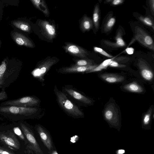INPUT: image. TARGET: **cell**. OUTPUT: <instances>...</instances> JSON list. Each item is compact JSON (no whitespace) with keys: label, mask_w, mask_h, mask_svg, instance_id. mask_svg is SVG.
I'll list each match as a JSON object with an SVG mask.
<instances>
[{"label":"cell","mask_w":154,"mask_h":154,"mask_svg":"<svg viewBox=\"0 0 154 154\" xmlns=\"http://www.w3.org/2000/svg\"><path fill=\"white\" fill-rule=\"evenodd\" d=\"M63 48L66 53L79 58H86L89 55L88 51L85 49L72 43L65 42Z\"/></svg>","instance_id":"obj_9"},{"label":"cell","mask_w":154,"mask_h":154,"mask_svg":"<svg viewBox=\"0 0 154 154\" xmlns=\"http://www.w3.org/2000/svg\"><path fill=\"white\" fill-rule=\"evenodd\" d=\"M149 4L150 7V8L152 14L153 15L154 14V0H149Z\"/></svg>","instance_id":"obj_34"},{"label":"cell","mask_w":154,"mask_h":154,"mask_svg":"<svg viewBox=\"0 0 154 154\" xmlns=\"http://www.w3.org/2000/svg\"><path fill=\"white\" fill-rule=\"evenodd\" d=\"M30 1L37 9L42 12L45 16H49V12L44 0H31Z\"/></svg>","instance_id":"obj_21"},{"label":"cell","mask_w":154,"mask_h":154,"mask_svg":"<svg viewBox=\"0 0 154 154\" xmlns=\"http://www.w3.org/2000/svg\"><path fill=\"white\" fill-rule=\"evenodd\" d=\"M2 42L1 40H0V48L1 46Z\"/></svg>","instance_id":"obj_41"},{"label":"cell","mask_w":154,"mask_h":154,"mask_svg":"<svg viewBox=\"0 0 154 154\" xmlns=\"http://www.w3.org/2000/svg\"><path fill=\"white\" fill-rule=\"evenodd\" d=\"M11 36L14 42L19 46L33 48L34 45L31 40L22 33L15 30L12 31Z\"/></svg>","instance_id":"obj_10"},{"label":"cell","mask_w":154,"mask_h":154,"mask_svg":"<svg viewBox=\"0 0 154 154\" xmlns=\"http://www.w3.org/2000/svg\"><path fill=\"white\" fill-rule=\"evenodd\" d=\"M42 109L38 107H26L0 105V115L13 121H21L38 117Z\"/></svg>","instance_id":"obj_2"},{"label":"cell","mask_w":154,"mask_h":154,"mask_svg":"<svg viewBox=\"0 0 154 154\" xmlns=\"http://www.w3.org/2000/svg\"><path fill=\"white\" fill-rule=\"evenodd\" d=\"M124 2L123 0H111L110 3L112 5L116 6L122 4Z\"/></svg>","instance_id":"obj_35"},{"label":"cell","mask_w":154,"mask_h":154,"mask_svg":"<svg viewBox=\"0 0 154 154\" xmlns=\"http://www.w3.org/2000/svg\"><path fill=\"white\" fill-rule=\"evenodd\" d=\"M104 116L107 120L113 124L116 125L119 122L118 112L113 104H110L107 106L104 111Z\"/></svg>","instance_id":"obj_14"},{"label":"cell","mask_w":154,"mask_h":154,"mask_svg":"<svg viewBox=\"0 0 154 154\" xmlns=\"http://www.w3.org/2000/svg\"><path fill=\"white\" fill-rule=\"evenodd\" d=\"M116 20L114 17L110 16L107 18L104 23L103 30L105 33L111 31L116 23Z\"/></svg>","instance_id":"obj_24"},{"label":"cell","mask_w":154,"mask_h":154,"mask_svg":"<svg viewBox=\"0 0 154 154\" xmlns=\"http://www.w3.org/2000/svg\"><path fill=\"white\" fill-rule=\"evenodd\" d=\"M138 20L144 24L154 29V23L153 20L150 16H140L138 18Z\"/></svg>","instance_id":"obj_26"},{"label":"cell","mask_w":154,"mask_h":154,"mask_svg":"<svg viewBox=\"0 0 154 154\" xmlns=\"http://www.w3.org/2000/svg\"><path fill=\"white\" fill-rule=\"evenodd\" d=\"M125 152V151L123 149H119L118 151V154H123Z\"/></svg>","instance_id":"obj_38"},{"label":"cell","mask_w":154,"mask_h":154,"mask_svg":"<svg viewBox=\"0 0 154 154\" xmlns=\"http://www.w3.org/2000/svg\"><path fill=\"white\" fill-rule=\"evenodd\" d=\"M40 100L35 96L23 97L14 100L5 101L0 103L2 106H15L26 107H38Z\"/></svg>","instance_id":"obj_5"},{"label":"cell","mask_w":154,"mask_h":154,"mask_svg":"<svg viewBox=\"0 0 154 154\" xmlns=\"http://www.w3.org/2000/svg\"><path fill=\"white\" fill-rule=\"evenodd\" d=\"M29 149H28L27 151L28 153V154H34L32 150H31V149L29 148Z\"/></svg>","instance_id":"obj_39"},{"label":"cell","mask_w":154,"mask_h":154,"mask_svg":"<svg viewBox=\"0 0 154 154\" xmlns=\"http://www.w3.org/2000/svg\"><path fill=\"white\" fill-rule=\"evenodd\" d=\"M93 25L92 20L86 15H84L80 23V28L82 32H85L92 29Z\"/></svg>","instance_id":"obj_20"},{"label":"cell","mask_w":154,"mask_h":154,"mask_svg":"<svg viewBox=\"0 0 154 154\" xmlns=\"http://www.w3.org/2000/svg\"><path fill=\"white\" fill-rule=\"evenodd\" d=\"M19 125L29 144V148L36 154H43L32 131L24 122L20 121Z\"/></svg>","instance_id":"obj_7"},{"label":"cell","mask_w":154,"mask_h":154,"mask_svg":"<svg viewBox=\"0 0 154 154\" xmlns=\"http://www.w3.org/2000/svg\"><path fill=\"white\" fill-rule=\"evenodd\" d=\"M59 60V59L56 57H49L40 61L32 71V75L42 83L45 80V76L48 71Z\"/></svg>","instance_id":"obj_4"},{"label":"cell","mask_w":154,"mask_h":154,"mask_svg":"<svg viewBox=\"0 0 154 154\" xmlns=\"http://www.w3.org/2000/svg\"><path fill=\"white\" fill-rule=\"evenodd\" d=\"M22 67L20 60L8 57L5 58L0 63V89L5 91L17 79Z\"/></svg>","instance_id":"obj_1"},{"label":"cell","mask_w":154,"mask_h":154,"mask_svg":"<svg viewBox=\"0 0 154 154\" xmlns=\"http://www.w3.org/2000/svg\"><path fill=\"white\" fill-rule=\"evenodd\" d=\"M123 32L121 29L118 30L116 33L115 40L116 42H112L108 40H104V43L107 46L114 48H122L125 46V43L123 39Z\"/></svg>","instance_id":"obj_16"},{"label":"cell","mask_w":154,"mask_h":154,"mask_svg":"<svg viewBox=\"0 0 154 154\" xmlns=\"http://www.w3.org/2000/svg\"><path fill=\"white\" fill-rule=\"evenodd\" d=\"M54 91L59 105L67 115L75 118L84 116L82 110L70 100L63 92L59 90L56 85L54 88Z\"/></svg>","instance_id":"obj_3"},{"label":"cell","mask_w":154,"mask_h":154,"mask_svg":"<svg viewBox=\"0 0 154 154\" xmlns=\"http://www.w3.org/2000/svg\"><path fill=\"white\" fill-rule=\"evenodd\" d=\"M74 61L75 63L72 65L73 66H85L94 65L93 61L90 59H76Z\"/></svg>","instance_id":"obj_27"},{"label":"cell","mask_w":154,"mask_h":154,"mask_svg":"<svg viewBox=\"0 0 154 154\" xmlns=\"http://www.w3.org/2000/svg\"><path fill=\"white\" fill-rule=\"evenodd\" d=\"M137 65L140 74L143 78L147 81H151L153 78V73L146 62L143 59L138 60Z\"/></svg>","instance_id":"obj_15"},{"label":"cell","mask_w":154,"mask_h":154,"mask_svg":"<svg viewBox=\"0 0 154 154\" xmlns=\"http://www.w3.org/2000/svg\"><path fill=\"white\" fill-rule=\"evenodd\" d=\"M100 77L105 81L109 83H115L123 81L125 79L123 76L111 73L101 74Z\"/></svg>","instance_id":"obj_19"},{"label":"cell","mask_w":154,"mask_h":154,"mask_svg":"<svg viewBox=\"0 0 154 154\" xmlns=\"http://www.w3.org/2000/svg\"><path fill=\"white\" fill-rule=\"evenodd\" d=\"M37 131L44 145L49 150L53 148L52 142L50 137L45 130L40 125H37Z\"/></svg>","instance_id":"obj_17"},{"label":"cell","mask_w":154,"mask_h":154,"mask_svg":"<svg viewBox=\"0 0 154 154\" xmlns=\"http://www.w3.org/2000/svg\"><path fill=\"white\" fill-rule=\"evenodd\" d=\"M0 140L5 144L15 149L20 148V143L13 132H6L0 134Z\"/></svg>","instance_id":"obj_13"},{"label":"cell","mask_w":154,"mask_h":154,"mask_svg":"<svg viewBox=\"0 0 154 154\" xmlns=\"http://www.w3.org/2000/svg\"><path fill=\"white\" fill-rule=\"evenodd\" d=\"M109 66L111 67L123 68L126 66L119 63H118L114 61L113 60H111L109 64Z\"/></svg>","instance_id":"obj_31"},{"label":"cell","mask_w":154,"mask_h":154,"mask_svg":"<svg viewBox=\"0 0 154 154\" xmlns=\"http://www.w3.org/2000/svg\"><path fill=\"white\" fill-rule=\"evenodd\" d=\"M12 26L20 31L29 33L31 31V26L27 22L21 20H14L11 22Z\"/></svg>","instance_id":"obj_18"},{"label":"cell","mask_w":154,"mask_h":154,"mask_svg":"<svg viewBox=\"0 0 154 154\" xmlns=\"http://www.w3.org/2000/svg\"><path fill=\"white\" fill-rule=\"evenodd\" d=\"M129 58L125 56H120L117 57H115L113 60L118 62H123L125 61H128Z\"/></svg>","instance_id":"obj_32"},{"label":"cell","mask_w":154,"mask_h":154,"mask_svg":"<svg viewBox=\"0 0 154 154\" xmlns=\"http://www.w3.org/2000/svg\"><path fill=\"white\" fill-rule=\"evenodd\" d=\"M152 110V109L151 108L144 115L143 120V123L144 125H146L149 123L150 119Z\"/></svg>","instance_id":"obj_29"},{"label":"cell","mask_w":154,"mask_h":154,"mask_svg":"<svg viewBox=\"0 0 154 154\" xmlns=\"http://www.w3.org/2000/svg\"><path fill=\"white\" fill-rule=\"evenodd\" d=\"M8 95L5 91L0 92V101H4L8 99Z\"/></svg>","instance_id":"obj_33"},{"label":"cell","mask_w":154,"mask_h":154,"mask_svg":"<svg viewBox=\"0 0 154 154\" xmlns=\"http://www.w3.org/2000/svg\"><path fill=\"white\" fill-rule=\"evenodd\" d=\"M100 11L99 5L97 3L94 6L93 15V22L95 29L97 30L99 27Z\"/></svg>","instance_id":"obj_23"},{"label":"cell","mask_w":154,"mask_h":154,"mask_svg":"<svg viewBox=\"0 0 154 154\" xmlns=\"http://www.w3.org/2000/svg\"><path fill=\"white\" fill-rule=\"evenodd\" d=\"M123 88L126 91L132 92L140 93L143 91V88L135 82L125 85Z\"/></svg>","instance_id":"obj_22"},{"label":"cell","mask_w":154,"mask_h":154,"mask_svg":"<svg viewBox=\"0 0 154 154\" xmlns=\"http://www.w3.org/2000/svg\"><path fill=\"white\" fill-rule=\"evenodd\" d=\"M62 91L67 97H70L79 104L90 105L92 103V101L91 99L79 92L71 85H65L63 87Z\"/></svg>","instance_id":"obj_6"},{"label":"cell","mask_w":154,"mask_h":154,"mask_svg":"<svg viewBox=\"0 0 154 154\" xmlns=\"http://www.w3.org/2000/svg\"><path fill=\"white\" fill-rule=\"evenodd\" d=\"M97 66V65H93L85 66H71L68 67H63L58 69L57 72L58 73L62 74L85 73L94 69Z\"/></svg>","instance_id":"obj_12"},{"label":"cell","mask_w":154,"mask_h":154,"mask_svg":"<svg viewBox=\"0 0 154 154\" xmlns=\"http://www.w3.org/2000/svg\"><path fill=\"white\" fill-rule=\"evenodd\" d=\"M51 154H58L56 151H54L51 153Z\"/></svg>","instance_id":"obj_40"},{"label":"cell","mask_w":154,"mask_h":154,"mask_svg":"<svg viewBox=\"0 0 154 154\" xmlns=\"http://www.w3.org/2000/svg\"><path fill=\"white\" fill-rule=\"evenodd\" d=\"M135 39L142 45L154 51V44L152 37L143 29L139 26L135 28Z\"/></svg>","instance_id":"obj_8"},{"label":"cell","mask_w":154,"mask_h":154,"mask_svg":"<svg viewBox=\"0 0 154 154\" xmlns=\"http://www.w3.org/2000/svg\"><path fill=\"white\" fill-rule=\"evenodd\" d=\"M0 154H15L3 148H0Z\"/></svg>","instance_id":"obj_36"},{"label":"cell","mask_w":154,"mask_h":154,"mask_svg":"<svg viewBox=\"0 0 154 154\" xmlns=\"http://www.w3.org/2000/svg\"><path fill=\"white\" fill-rule=\"evenodd\" d=\"M13 131L14 133L18 136L22 140H24L25 138L21 130L18 127H15L13 128Z\"/></svg>","instance_id":"obj_30"},{"label":"cell","mask_w":154,"mask_h":154,"mask_svg":"<svg viewBox=\"0 0 154 154\" xmlns=\"http://www.w3.org/2000/svg\"><path fill=\"white\" fill-rule=\"evenodd\" d=\"M115 57H113L106 60L102 62L99 65H98L94 69L85 72L86 73H90L92 72H98L100 71L103 69H106L109 66V63L110 62L113 60L115 58Z\"/></svg>","instance_id":"obj_25"},{"label":"cell","mask_w":154,"mask_h":154,"mask_svg":"<svg viewBox=\"0 0 154 154\" xmlns=\"http://www.w3.org/2000/svg\"><path fill=\"white\" fill-rule=\"evenodd\" d=\"M94 49L95 52L101 54L103 56L111 58L113 57L112 55L109 54L100 48L95 47H94Z\"/></svg>","instance_id":"obj_28"},{"label":"cell","mask_w":154,"mask_h":154,"mask_svg":"<svg viewBox=\"0 0 154 154\" xmlns=\"http://www.w3.org/2000/svg\"><path fill=\"white\" fill-rule=\"evenodd\" d=\"M38 25L40 27L42 34L50 40L54 39L56 36V32L54 25L48 21L41 20L39 22Z\"/></svg>","instance_id":"obj_11"},{"label":"cell","mask_w":154,"mask_h":154,"mask_svg":"<svg viewBox=\"0 0 154 154\" xmlns=\"http://www.w3.org/2000/svg\"><path fill=\"white\" fill-rule=\"evenodd\" d=\"M134 49L132 47H128L125 49V51L128 54H133L134 52Z\"/></svg>","instance_id":"obj_37"}]
</instances>
